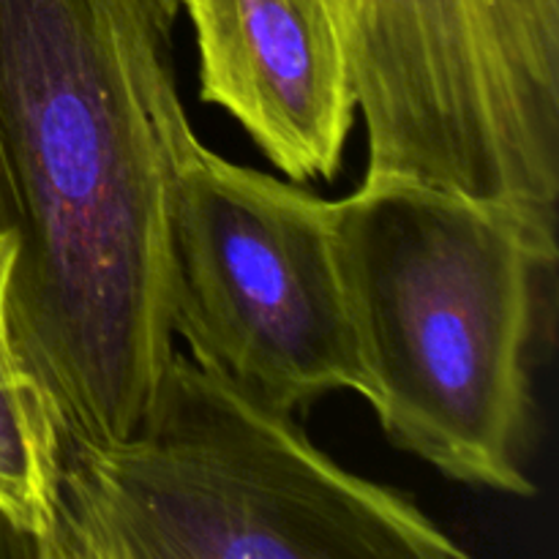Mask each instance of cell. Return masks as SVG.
Returning <instances> with one entry per match:
<instances>
[{
  "label": "cell",
  "mask_w": 559,
  "mask_h": 559,
  "mask_svg": "<svg viewBox=\"0 0 559 559\" xmlns=\"http://www.w3.org/2000/svg\"><path fill=\"white\" fill-rule=\"evenodd\" d=\"M180 0H0V238L16 338L69 437L142 424L175 355L169 207L200 140Z\"/></svg>",
  "instance_id": "6da1fadb"
},
{
  "label": "cell",
  "mask_w": 559,
  "mask_h": 559,
  "mask_svg": "<svg viewBox=\"0 0 559 559\" xmlns=\"http://www.w3.org/2000/svg\"><path fill=\"white\" fill-rule=\"evenodd\" d=\"M333 205L366 402L382 431L445 478L533 497L530 353L557 235L511 207L393 175L364 178Z\"/></svg>",
  "instance_id": "7a4b0ae2"
},
{
  "label": "cell",
  "mask_w": 559,
  "mask_h": 559,
  "mask_svg": "<svg viewBox=\"0 0 559 559\" xmlns=\"http://www.w3.org/2000/svg\"><path fill=\"white\" fill-rule=\"evenodd\" d=\"M38 559H467L409 497L338 467L295 413L175 353L129 437H60Z\"/></svg>",
  "instance_id": "3957f363"
},
{
  "label": "cell",
  "mask_w": 559,
  "mask_h": 559,
  "mask_svg": "<svg viewBox=\"0 0 559 559\" xmlns=\"http://www.w3.org/2000/svg\"><path fill=\"white\" fill-rule=\"evenodd\" d=\"M369 136L393 175L557 235L559 0H331Z\"/></svg>",
  "instance_id": "277c9868"
},
{
  "label": "cell",
  "mask_w": 559,
  "mask_h": 559,
  "mask_svg": "<svg viewBox=\"0 0 559 559\" xmlns=\"http://www.w3.org/2000/svg\"><path fill=\"white\" fill-rule=\"evenodd\" d=\"M333 202L197 145L169 207L173 333L287 413L369 377L347 309Z\"/></svg>",
  "instance_id": "5b68a950"
},
{
  "label": "cell",
  "mask_w": 559,
  "mask_h": 559,
  "mask_svg": "<svg viewBox=\"0 0 559 559\" xmlns=\"http://www.w3.org/2000/svg\"><path fill=\"white\" fill-rule=\"evenodd\" d=\"M200 96L233 115L293 183L336 178L355 123L347 44L331 0H180Z\"/></svg>",
  "instance_id": "8992f818"
},
{
  "label": "cell",
  "mask_w": 559,
  "mask_h": 559,
  "mask_svg": "<svg viewBox=\"0 0 559 559\" xmlns=\"http://www.w3.org/2000/svg\"><path fill=\"white\" fill-rule=\"evenodd\" d=\"M14 249L0 238V519L38 559L52 530L63 415L25 358L11 322Z\"/></svg>",
  "instance_id": "52a82bcc"
},
{
  "label": "cell",
  "mask_w": 559,
  "mask_h": 559,
  "mask_svg": "<svg viewBox=\"0 0 559 559\" xmlns=\"http://www.w3.org/2000/svg\"><path fill=\"white\" fill-rule=\"evenodd\" d=\"M0 555H25V557H31L25 540H22L20 535H16L14 530H11L9 524L3 522V519H0Z\"/></svg>",
  "instance_id": "ba28073f"
}]
</instances>
